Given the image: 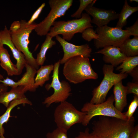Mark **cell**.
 <instances>
[{
	"instance_id": "6da1fadb",
	"label": "cell",
	"mask_w": 138,
	"mask_h": 138,
	"mask_svg": "<svg viewBox=\"0 0 138 138\" xmlns=\"http://www.w3.org/2000/svg\"><path fill=\"white\" fill-rule=\"evenodd\" d=\"M135 118L129 121L99 116L93 123L91 133L95 138H130L134 126Z\"/></svg>"
},
{
	"instance_id": "7a4b0ae2",
	"label": "cell",
	"mask_w": 138,
	"mask_h": 138,
	"mask_svg": "<svg viewBox=\"0 0 138 138\" xmlns=\"http://www.w3.org/2000/svg\"><path fill=\"white\" fill-rule=\"evenodd\" d=\"M63 73L65 78L74 84L88 79H97L98 74L91 67L89 58L82 55L70 58L64 63Z\"/></svg>"
},
{
	"instance_id": "3957f363",
	"label": "cell",
	"mask_w": 138,
	"mask_h": 138,
	"mask_svg": "<svg viewBox=\"0 0 138 138\" xmlns=\"http://www.w3.org/2000/svg\"><path fill=\"white\" fill-rule=\"evenodd\" d=\"M91 21V18L88 14L82 13L81 18L79 19L55 21L53 24V27H51L47 34L53 37L61 34L63 39L70 41L75 34L82 33L87 28H93Z\"/></svg>"
},
{
	"instance_id": "277c9868",
	"label": "cell",
	"mask_w": 138,
	"mask_h": 138,
	"mask_svg": "<svg viewBox=\"0 0 138 138\" xmlns=\"http://www.w3.org/2000/svg\"><path fill=\"white\" fill-rule=\"evenodd\" d=\"M20 22L21 26L19 29L12 32L9 31L12 41L16 48L24 54L26 63L38 70L39 66L28 48L30 35L34 29L37 24L33 22L29 25L27 21L22 20Z\"/></svg>"
},
{
	"instance_id": "5b68a950",
	"label": "cell",
	"mask_w": 138,
	"mask_h": 138,
	"mask_svg": "<svg viewBox=\"0 0 138 138\" xmlns=\"http://www.w3.org/2000/svg\"><path fill=\"white\" fill-rule=\"evenodd\" d=\"M114 102L113 95H112L102 103L94 104L87 102L84 104L81 111L85 113L86 115L82 124L85 126H87L93 117L97 116L115 117L128 121L124 113L115 108Z\"/></svg>"
},
{
	"instance_id": "8992f818",
	"label": "cell",
	"mask_w": 138,
	"mask_h": 138,
	"mask_svg": "<svg viewBox=\"0 0 138 138\" xmlns=\"http://www.w3.org/2000/svg\"><path fill=\"white\" fill-rule=\"evenodd\" d=\"M86 114L77 110L66 101L61 102L54 112V120L57 127L67 131L75 124L83 122Z\"/></svg>"
},
{
	"instance_id": "52a82bcc",
	"label": "cell",
	"mask_w": 138,
	"mask_h": 138,
	"mask_svg": "<svg viewBox=\"0 0 138 138\" xmlns=\"http://www.w3.org/2000/svg\"><path fill=\"white\" fill-rule=\"evenodd\" d=\"M114 67L110 65L104 64L102 70L103 78L99 85L93 90L92 97L90 102L98 104L106 100L107 94L112 87L115 84L126 78L128 74H116L113 72Z\"/></svg>"
},
{
	"instance_id": "ba28073f",
	"label": "cell",
	"mask_w": 138,
	"mask_h": 138,
	"mask_svg": "<svg viewBox=\"0 0 138 138\" xmlns=\"http://www.w3.org/2000/svg\"><path fill=\"white\" fill-rule=\"evenodd\" d=\"M72 0H50L49 4L51 10L44 19L37 24L34 30L40 36L46 35L52 26L58 18L64 16L72 5Z\"/></svg>"
},
{
	"instance_id": "9c48e42d",
	"label": "cell",
	"mask_w": 138,
	"mask_h": 138,
	"mask_svg": "<svg viewBox=\"0 0 138 138\" xmlns=\"http://www.w3.org/2000/svg\"><path fill=\"white\" fill-rule=\"evenodd\" d=\"M95 31L99 37L97 39H94V43L98 49L110 46L119 47L130 36L125 30L107 25L97 27Z\"/></svg>"
},
{
	"instance_id": "30bf717a",
	"label": "cell",
	"mask_w": 138,
	"mask_h": 138,
	"mask_svg": "<svg viewBox=\"0 0 138 138\" xmlns=\"http://www.w3.org/2000/svg\"><path fill=\"white\" fill-rule=\"evenodd\" d=\"M60 64V60L54 64L52 76V82L45 86V88L47 90L51 88L54 90L53 93L46 98L43 102L47 107H49L54 103H61L66 101L71 94L70 92L71 89L69 84L66 81L62 80L60 82L59 80V68Z\"/></svg>"
},
{
	"instance_id": "8fae6325",
	"label": "cell",
	"mask_w": 138,
	"mask_h": 138,
	"mask_svg": "<svg viewBox=\"0 0 138 138\" xmlns=\"http://www.w3.org/2000/svg\"><path fill=\"white\" fill-rule=\"evenodd\" d=\"M55 37L64 52L63 57L60 60V64H64L70 58L77 56L82 55L88 58L91 56L92 49L88 44L77 45L67 42L58 35Z\"/></svg>"
},
{
	"instance_id": "7c38bea8",
	"label": "cell",
	"mask_w": 138,
	"mask_h": 138,
	"mask_svg": "<svg viewBox=\"0 0 138 138\" xmlns=\"http://www.w3.org/2000/svg\"><path fill=\"white\" fill-rule=\"evenodd\" d=\"M96 0L89 5L85 10L86 13L93 17L91 23L96 25L97 27L107 25L111 21L118 19L119 13L114 10H106L93 6Z\"/></svg>"
},
{
	"instance_id": "4fadbf2b",
	"label": "cell",
	"mask_w": 138,
	"mask_h": 138,
	"mask_svg": "<svg viewBox=\"0 0 138 138\" xmlns=\"http://www.w3.org/2000/svg\"><path fill=\"white\" fill-rule=\"evenodd\" d=\"M26 72L21 78L17 82L7 77L3 80H0V83L12 88L19 86H23L26 92L29 91L34 92L37 88L34 85V76L37 70L33 67L26 63L25 67Z\"/></svg>"
},
{
	"instance_id": "5bb4252c",
	"label": "cell",
	"mask_w": 138,
	"mask_h": 138,
	"mask_svg": "<svg viewBox=\"0 0 138 138\" xmlns=\"http://www.w3.org/2000/svg\"><path fill=\"white\" fill-rule=\"evenodd\" d=\"M0 39L3 44L7 45L12 52L16 61L15 65L20 75L26 63L25 57L24 54L16 48L13 43L9 30L6 26L4 30L0 31Z\"/></svg>"
},
{
	"instance_id": "9a60e30c",
	"label": "cell",
	"mask_w": 138,
	"mask_h": 138,
	"mask_svg": "<svg viewBox=\"0 0 138 138\" xmlns=\"http://www.w3.org/2000/svg\"><path fill=\"white\" fill-rule=\"evenodd\" d=\"M95 53L103 54V61L114 67L121 64L127 57L120 51L119 47L111 46L104 47Z\"/></svg>"
},
{
	"instance_id": "2e32d148",
	"label": "cell",
	"mask_w": 138,
	"mask_h": 138,
	"mask_svg": "<svg viewBox=\"0 0 138 138\" xmlns=\"http://www.w3.org/2000/svg\"><path fill=\"white\" fill-rule=\"evenodd\" d=\"M113 91L114 107L118 110L122 112L127 105V88L123 85L122 80L114 85Z\"/></svg>"
},
{
	"instance_id": "e0dca14e",
	"label": "cell",
	"mask_w": 138,
	"mask_h": 138,
	"mask_svg": "<svg viewBox=\"0 0 138 138\" xmlns=\"http://www.w3.org/2000/svg\"><path fill=\"white\" fill-rule=\"evenodd\" d=\"M26 92L23 86H19L12 88L9 91H6L0 95V103L7 108L13 101L26 98Z\"/></svg>"
},
{
	"instance_id": "ac0fdd59",
	"label": "cell",
	"mask_w": 138,
	"mask_h": 138,
	"mask_svg": "<svg viewBox=\"0 0 138 138\" xmlns=\"http://www.w3.org/2000/svg\"><path fill=\"white\" fill-rule=\"evenodd\" d=\"M26 104L31 105H32V102L26 97L14 100L9 103L4 113L0 116V138H6L4 136L5 129L3 125L9 120L10 117H11L10 113L12 110L19 105Z\"/></svg>"
},
{
	"instance_id": "d6986e66",
	"label": "cell",
	"mask_w": 138,
	"mask_h": 138,
	"mask_svg": "<svg viewBox=\"0 0 138 138\" xmlns=\"http://www.w3.org/2000/svg\"><path fill=\"white\" fill-rule=\"evenodd\" d=\"M0 65L6 72L8 75H19L16 65L11 61L7 49L3 47L0 51Z\"/></svg>"
},
{
	"instance_id": "ffe728a7",
	"label": "cell",
	"mask_w": 138,
	"mask_h": 138,
	"mask_svg": "<svg viewBox=\"0 0 138 138\" xmlns=\"http://www.w3.org/2000/svg\"><path fill=\"white\" fill-rule=\"evenodd\" d=\"M120 51L127 57L138 55V36L128 38L119 47Z\"/></svg>"
},
{
	"instance_id": "44dd1931",
	"label": "cell",
	"mask_w": 138,
	"mask_h": 138,
	"mask_svg": "<svg viewBox=\"0 0 138 138\" xmlns=\"http://www.w3.org/2000/svg\"><path fill=\"white\" fill-rule=\"evenodd\" d=\"M52 64L41 66L37 71V75L34 79V85L36 88L39 86L42 87L45 83L50 79V75L53 70Z\"/></svg>"
},
{
	"instance_id": "7402d4cb",
	"label": "cell",
	"mask_w": 138,
	"mask_h": 138,
	"mask_svg": "<svg viewBox=\"0 0 138 138\" xmlns=\"http://www.w3.org/2000/svg\"><path fill=\"white\" fill-rule=\"evenodd\" d=\"M138 10V7H132L125 0L122 8L120 13H119L118 20L116 27L122 28L127 24L128 18L133 13Z\"/></svg>"
},
{
	"instance_id": "603a6c76",
	"label": "cell",
	"mask_w": 138,
	"mask_h": 138,
	"mask_svg": "<svg viewBox=\"0 0 138 138\" xmlns=\"http://www.w3.org/2000/svg\"><path fill=\"white\" fill-rule=\"evenodd\" d=\"M44 42L42 43L39 52L37 54L36 62L38 66L43 65L46 59V54L48 50L56 44L52 40V37L47 34Z\"/></svg>"
},
{
	"instance_id": "cb8c5ba5",
	"label": "cell",
	"mask_w": 138,
	"mask_h": 138,
	"mask_svg": "<svg viewBox=\"0 0 138 138\" xmlns=\"http://www.w3.org/2000/svg\"><path fill=\"white\" fill-rule=\"evenodd\" d=\"M138 65V56L127 57L121 64L116 68L121 74H128Z\"/></svg>"
},
{
	"instance_id": "d4e9b609",
	"label": "cell",
	"mask_w": 138,
	"mask_h": 138,
	"mask_svg": "<svg viewBox=\"0 0 138 138\" xmlns=\"http://www.w3.org/2000/svg\"><path fill=\"white\" fill-rule=\"evenodd\" d=\"M138 106V96L134 95L133 100L130 103L127 111L123 113L127 120H129L133 117V115Z\"/></svg>"
},
{
	"instance_id": "484cf974",
	"label": "cell",
	"mask_w": 138,
	"mask_h": 138,
	"mask_svg": "<svg viewBox=\"0 0 138 138\" xmlns=\"http://www.w3.org/2000/svg\"><path fill=\"white\" fill-rule=\"evenodd\" d=\"M95 1L80 0V4L79 8L75 12L71 15V17L72 18H75L76 19H79L81 18L83 11L89 5Z\"/></svg>"
},
{
	"instance_id": "4316f807",
	"label": "cell",
	"mask_w": 138,
	"mask_h": 138,
	"mask_svg": "<svg viewBox=\"0 0 138 138\" xmlns=\"http://www.w3.org/2000/svg\"><path fill=\"white\" fill-rule=\"evenodd\" d=\"M67 131L57 127L53 131L48 133L46 135L47 138H68Z\"/></svg>"
},
{
	"instance_id": "83f0119b",
	"label": "cell",
	"mask_w": 138,
	"mask_h": 138,
	"mask_svg": "<svg viewBox=\"0 0 138 138\" xmlns=\"http://www.w3.org/2000/svg\"><path fill=\"white\" fill-rule=\"evenodd\" d=\"M82 37L85 40L89 42L92 39H97L99 37L92 28L89 27L85 29L82 33Z\"/></svg>"
},
{
	"instance_id": "f1b7e54d",
	"label": "cell",
	"mask_w": 138,
	"mask_h": 138,
	"mask_svg": "<svg viewBox=\"0 0 138 138\" xmlns=\"http://www.w3.org/2000/svg\"><path fill=\"white\" fill-rule=\"evenodd\" d=\"M127 94H134L138 96V82H128L127 84Z\"/></svg>"
},
{
	"instance_id": "f546056e",
	"label": "cell",
	"mask_w": 138,
	"mask_h": 138,
	"mask_svg": "<svg viewBox=\"0 0 138 138\" xmlns=\"http://www.w3.org/2000/svg\"><path fill=\"white\" fill-rule=\"evenodd\" d=\"M45 6V3H43L33 13L30 19L27 22L28 25H30L34 22V21L38 17L43 9Z\"/></svg>"
},
{
	"instance_id": "4dcf8cb0",
	"label": "cell",
	"mask_w": 138,
	"mask_h": 138,
	"mask_svg": "<svg viewBox=\"0 0 138 138\" xmlns=\"http://www.w3.org/2000/svg\"><path fill=\"white\" fill-rule=\"evenodd\" d=\"M126 30L127 31L130 36H133L134 37L138 36V20H136L132 26L126 28Z\"/></svg>"
},
{
	"instance_id": "1f68e13d",
	"label": "cell",
	"mask_w": 138,
	"mask_h": 138,
	"mask_svg": "<svg viewBox=\"0 0 138 138\" xmlns=\"http://www.w3.org/2000/svg\"><path fill=\"white\" fill-rule=\"evenodd\" d=\"M74 138H95L91 133L89 132V129L88 128L86 129L83 132H79L78 135Z\"/></svg>"
},
{
	"instance_id": "d6a6232c",
	"label": "cell",
	"mask_w": 138,
	"mask_h": 138,
	"mask_svg": "<svg viewBox=\"0 0 138 138\" xmlns=\"http://www.w3.org/2000/svg\"><path fill=\"white\" fill-rule=\"evenodd\" d=\"M128 74L132 78L134 82H138V67L137 66Z\"/></svg>"
},
{
	"instance_id": "836d02e7",
	"label": "cell",
	"mask_w": 138,
	"mask_h": 138,
	"mask_svg": "<svg viewBox=\"0 0 138 138\" xmlns=\"http://www.w3.org/2000/svg\"><path fill=\"white\" fill-rule=\"evenodd\" d=\"M20 26V21H14L11 24L9 30L10 32L14 31L19 29Z\"/></svg>"
},
{
	"instance_id": "e575fe53",
	"label": "cell",
	"mask_w": 138,
	"mask_h": 138,
	"mask_svg": "<svg viewBox=\"0 0 138 138\" xmlns=\"http://www.w3.org/2000/svg\"><path fill=\"white\" fill-rule=\"evenodd\" d=\"M130 138H138V125L134 126L130 135Z\"/></svg>"
},
{
	"instance_id": "d590c367",
	"label": "cell",
	"mask_w": 138,
	"mask_h": 138,
	"mask_svg": "<svg viewBox=\"0 0 138 138\" xmlns=\"http://www.w3.org/2000/svg\"><path fill=\"white\" fill-rule=\"evenodd\" d=\"M8 86L3 83L0 84V95L2 93L7 91Z\"/></svg>"
},
{
	"instance_id": "8d00e7d4",
	"label": "cell",
	"mask_w": 138,
	"mask_h": 138,
	"mask_svg": "<svg viewBox=\"0 0 138 138\" xmlns=\"http://www.w3.org/2000/svg\"><path fill=\"white\" fill-rule=\"evenodd\" d=\"M4 45L2 43L1 40L0 39V51L2 49V48L4 47L3 46Z\"/></svg>"
},
{
	"instance_id": "74e56055",
	"label": "cell",
	"mask_w": 138,
	"mask_h": 138,
	"mask_svg": "<svg viewBox=\"0 0 138 138\" xmlns=\"http://www.w3.org/2000/svg\"><path fill=\"white\" fill-rule=\"evenodd\" d=\"M4 79L3 76L1 74H0V80H3Z\"/></svg>"
},
{
	"instance_id": "f35d334b",
	"label": "cell",
	"mask_w": 138,
	"mask_h": 138,
	"mask_svg": "<svg viewBox=\"0 0 138 138\" xmlns=\"http://www.w3.org/2000/svg\"><path fill=\"white\" fill-rule=\"evenodd\" d=\"M136 2L137 3L138 2V1L137 0H130V2Z\"/></svg>"
}]
</instances>
